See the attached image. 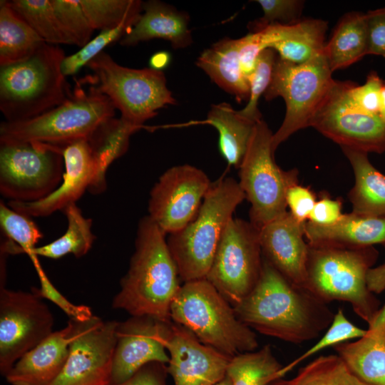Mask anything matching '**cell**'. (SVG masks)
<instances>
[{"label":"cell","mask_w":385,"mask_h":385,"mask_svg":"<svg viewBox=\"0 0 385 385\" xmlns=\"http://www.w3.org/2000/svg\"><path fill=\"white\" fill-rule=\"evenodd\" d=\"M233 308L250 329L294 344L317 338L334 317L327 303L292 283L264 257L256 286Z\"/></svg>","instance_id":"obj_1"},{"label":"cell","mask_w":385,"mask_h":385,"mask_svg":"<svg viewBox=\"0 0 385 385\" xmlns=\"http://www.w3.org/2000/svg\"><path fill=\"white\" fill-rule=\"evenodd\" d=\"M165 235L148 215L140 220L135 252L113 299V309L171 322V304L181 285Z\"/></svg>","instance_id":"obj_2"},{"label":"cell","mask_w":385,"mask_h":385,"mask_svg":"<svg viewBox=\"0 0 385 385\" xmlns=\"http://www.w3.org/2000/svg\"><path fill=\"white\" fill-rule=\"evenodd\" d=\"M378 256L374 246L308 244L305 288L327 304L349 302L369 324L379 310L380 301L368 288L366 275Z\"/></svg>","instance_id":"obj_3"},{"label":"cell","mask_w":385,"mask_h":385,"mask_svg":"<svg viewBox=\"0 0 385 385\" xmlns=\"http://www.w3.org/2000/svg\"><path fill=\"white\" fill-rule=\"evenodd\" d=\"M66 56L59 46L45 43L26 60L0 67V111L4 121L34 118L71 96L61 68Z\"/></svg>","instance_id":"obj_4"},{"label":"cell","mask_w":385,"mask_h":385,"mask_svg":"<svg viewBox=\"0 0 385 385\" xmlns=\"http://www.w3.org/2000/svg\"><path fill=\"white\" fill-rule=\"evenodd\" d=\"M170 317L202 344L230 357L255 351L256 334L205 278L185 282L173 300Z\"/></svg>","instance_id":"obj_5"},{"label":"cell","mask_w":385,"mask_h":385,"mask_svg":"<svg viewBox=\"0 0 385 385\" xmlns=\"http://www.w3.org/2000/svg\"><path fill=\"white\" fill-rule=\"evenodd\" d=\"M245 198L235 179H220L211 184L193 220L169 235L168 245L183 281L206 277L221 236Z\"/></svg>","instance_id":"obj_6"},{"label":"cell","mask_w":385,"mask_h":385,"mask_svg":"<svg viewBox=\"0 0 385 385\" xmlns=\"http://www.w3.org/2000/svg\"><path fill=\"white\" fill-rule=\"evenodd\" d=\"M115 110L109 98L94 86L89 84L86 90L82 81H76L71 96L58 106L30 120L1 122L0 142L42 143L64 148L73 141L88 138L115 116Z\"/></svg>","instance_id":"obj_7"},{"label":"cell","mask_w":385,"mask_h":385,"mask_svg":"<svg viewBox=\"0 0 385 385\" xmlns=\"http://www.w3.org/2000/svg\"><path fill=\"white\" fill-rule=\"evenodd\" d=\"M86 66L93 75L83 80L109 98L123 121L140 129L159 109L176 104L162 71L125 67L105 51Z\"/></svg>","instance_id":"obj_8"},{"label":"cell","mask_w":385,"mask_h":385,"mask_svg":"<svg viewBox=\"0 0 385 385\" xmlns=\"http://www.w3.org/2000/svg\"><path fill=\"white\" fill-rule=\"evenodd\" d=\"M272 135L258 121L238 168L239 185L251 204L250 222L258 229L287 212V192L298 183L297 169L284 170L274 162Z\"/></svg>","instance_id":"obj_9"},{"label":"cell","mask_w":385,"mask_h":385,"mask_svg":"<svg viewBox=\"0 0 385 385\" xmlns=\"http://www.w3.org/2000/svg\"><path fill=\"white\" fill-rule=\"evenodd\" d=\"M332 74L324 53L302 64L277 58L271 82L263 95L267 101L282 97L286 104L283 122L272 135L274 153L293 133L310 127L319 105L334 81Z\"/></svg>","instance_id":"obj_10"},{"label":"cell","mask_w":385,"mask_h":385,"mask_svg":"<svg viewBox=\"0 0 385 385\" xmlns=\"http://www.w3.org/2000/svg\"><path fill=\"white\" fill-rule=\"evenodd\" d=\"M63 148L42 143L0 142V193L34 202L53 192L65 170Z\"/></svg>","instance_id":"obj_11"},{"label":"cell","mask_w":385,"mask_h":385,"mask_svg":"<svg viewBox=\"0 0 385 385\" xmlns=\"http://www.w3.org/2000/svg\"><path fill=\"white\" fill-rule=\"evenodd\" d=\"M262 262L260 230L250 222L232 217L221 236L205 279L234 307L256 286Z\"/></svg>","instance_id":"obj_12"},{"label":"cell","mask_w":385,"mask_h":385,"mask_svg":"<svg viewBox=\"0 0 385 385\" xmlns=\"http://www.w3.org/2000/svg\"><path fill=\"white\" fill-rule=\"evenodd\" d=\"M348 81H334L310 123L327 138L366 153L385 152V121L379 115L365 113L351 101Z\"/></svg>","instance_id":"obj_13"},{"label":"cell","mask_w":385,"mask_h":385,"mask_svg":"<svg viewBox=\"0 0 385 385\" xmlns=\"http://www.w3.org/2000/svg\"><path fill=\"white\" fill-rule=\"evenodd\" d=\"M53 314L33 292L0 289V371L14 364L53 332Z\"/></svg>","instance_id":"obj_14"},{"label":"cell","mask_w":385,"mask_h":385,"mask_svg":"<svg viewBox=\"0 0 385 385\" xmlns=\"http://www.w3.org/2000/svg\"><path fill=\"white\" fill-rule=\"evenodd\" d=\"M73 321L67 360L51 385L109 384L118 322L103 321L95 315Z\"/></svg>","instance_id":"obj_15"},{"label":"cell","mask_w":385,"mask_h":385,"mask_svg":"<svg viewBox=\"0 0 385 385\" xmlns=\"http://www.w3.org/2000/svg\"><path fill=\"white\" fill-rule=\"evenodd\" d=\"M211 184L195 166L184 164L168 169L150 191L148 216L165 234L180 231L197 215Z\"/></svg>","instance_id":"obj_16"},{"label":"cell","mask_w":385,"mask_h":385,"mask_svg":"<svg viewBox=\"0 0 385 385\" xmlns=\"http://www.w3.org/2000/svg\"><path fill=\"white\" fill-rule=\"evenodd\" d=\"M171 325L149 316L118 322L110 384L125 381L150 362L168 364L166 342Z\"/></svg>","instance_id":"obj_17"},{"label":"cell","mask_w":385,"mask_h":385,"mask_svg":"<svg viewBox=\"0 0 385 385\" xmlns=\"http://www.w3.org/2000/svg\"><path fill=\"white\" fill-rule=\"evenodd\" d=\"M166 368L174 385H213L223 379L232 357L200 342L189 330L172 324L166 342Z\"/></svg>","instance_id":"obj_18"},{"label":"cell","mask_w":385,"mask_h":385,"mask_svg":"<svg viewBox=\"0 0 385 385\" xmlns=\"http://www.w3.org/2000/svg\"><path fill=\"white\" fill-rule=\"evenodd\" d=\"M65 170L58 187L46 197L34 202L9 201L14 210L29 217H46L76 203L92 185L96 165L88 138L66 145L63 150Z\"/></svg>","instance_id":"obj_19"},{"label":"cell","mask_w":385,"mask_h":385,"mask_svg":"<svg viewBox=\"0 0 385 385\" xmlns=\"http://www.w3.org/2000/svg\"><path fill=\"white\" fill-rule=\"evenodd\" d=\"M305 223L287 211L259 229L263 257L286 279L303 288L306 287L308 253Z\"/></svg>","instance_id":"obj_20"},{"label":"cell","mask_w":385,"mask_h":385,"mask_svg":"<svg viewBox=\"0 0 385 385\" xmlns=\"http://www.w3.org/2000/svg\"><path fill=\"white\" fill-rule=\"evenodd\" d=\"M74 328L73 319L53 332L23 355L5 376L11 385H51L67 360Z\"/></svg>","instance_id":"obj_21"},{"label":"cell","mask_w":385,"mask_h":385,"mask_svg":"<svg viewBox=\"0 0 385 385\" xmlns=\"http://www.w3.org/2000/svg\"><path fill=\"white\" fill-rule=\"evenodd\" d=\"M190 17L185 12L158 0L143 2L140 18L120 40V44L133 46L154 38L168 41L173 48H185L192 43L188 28Z\"/></svg>","instance_id":"obj_22"},{"label":"cell","mask_w":385,"mask_h":385,"mask_svg":"<svg viewBox=\"0 0 385 385\" xmlns=\"http://www.w3.org/2000/svg\"><path fill=\"white\" fill-rule=\"evenodd\" d=\"M368 324L366 333L356 342L333 347L360 379L370 385H385V304Z\"/></svg>","instance_id":"obj_23"},{"label":"cell","mask_w":385,"mask_h":385,"mask_svg":"<svg viewBox=\"0 0 385 385\" xmlns=\"http://www.w3.org/2000/svg\"><path fill=\"white\" fill-rule=\"evenodd\" d=\"M305 237L308 244L337 245L361 247L385 245V217L343 214L331 225H319L307 221Z\"/></svg>","instance_id":"obj_24"},{"label":"cell","mask_w":385,"mask_h":385,"mask_svg":"<svg viewBox=\"0 0 385 385\" xmlns=\"http://www.w3.org/2000/svg\"><path fill=\"white\" fill-rule=\"evenodd\" d=\"M240 38L225 37L205 49L196 65L237 102L248 101L250 86L240 60Z\"/></svg>","instance_id":"obj_25"},{"label":"cell","mask_w":385,"mask_h":385,"mask_svg":"<svg viewBox=\"0 0 385 385\" xmlns=\"http://www.w3.org/2000/svg\"><path fill=\"white\" fill-rule=\"evenodd\" d=\"M354 171L355 183L349 192L352 213L385 217V175L371 163L368 153L341 147Z\"/></svg>","instance_id":"obj_26"},{"label":"cell","mask_w":385,"mask_h":385,"mask_svg":"<svg viewBox=\"0 0 385 385\" xmlns=\"http://www.w3.org/2000/svg\"><path fill=\"white\" fill-rule=\"evenodd\" d=\"M324 54L332 72L368 55L366 13L354 11L343 16L325 44Z\"/></svg>","instance_id":"obj_27"},{"label":"cell","mask_w":385,"mask_h":385,"mask_svg":"<svg viewBox=\"0 0 385 385\" xmlns=\"http://www.w3.org/2000/svg\"><path fill=\"white\" fill-rule=\"evenodd\" d=\"M140 128L115 117L103 123L88 138L96 165V174L88 191L93 194L106 188V173L109 165L128 149L130 136Z\"/></svg>","instance_id":"obj_28"},{"label":"cell","mask_w":385,"mask_h":385,"mask_svg":"<svg viewBox=\"0 0 385 385\" xmlns=\"http://www.w3.org/2000/svg\"><path fill=\"white\" fill-rule=\"evenodd\" d=\"M206 122L218 131L219 149L228 165L239 168L257 123L243 118L225 102L211 106Z\"/></svg>","instance_id":"obj_29"},{"label":"cell","mask_w":385,"mask_h":385,"mask_svg":"<svg viewBox=\"0 0 385 385\" xmlns=\"http://www.w3.org/2000/svg\"><path fill=\"white\" fill-rule=\"evenodd\" d=\"M45 43L7 1H0V67L26 60Z\"/></svg>","instance_id":"obj_30"},{"label":"cell","mask_w":385,"mask_h":385,"mask_svg":"<svg viewBox=\"0 0 385 385\" xmlns=\"http://www.w3.org/2000/svg\"><path fill=\"white\" fill-rule=\"evenodd\" d=\"M226 374L233 385H285L284 366L270 345L232 357Z\"/></svg>","instance_id":"obj_31"},{"label":"cell","mask_w":385,"mask_h":385,"mask_svg":"<svg viewBox=\"0 0 385 385\" xmlns=\"http://www.w3.org/2000/svg\"><path fill=\"white\" fill-rule=\"evenodd\" d=\"M63 212L68 221L65 233L50 243L34 248L29 257L35 255L58 259L72 254L78 258L88 252L96 239L91 230L92 220L85 217L76 203L68 205Z\"/></svg>","instance_id":"obj_32"},{"label":"cell","mask_w":385,"mask_h":385,"mask_svg":"<svg viewBox=\"0 0 385 385\" xmlns=\"http://www.w3.org/2000/svg\"><path fill=\"white\" fill-rule=\"evenodd\" d=\"M0 227L6 237L1 243V252L8 255L26 254L36 247L43 235L31 217L0 202Z\"/></svg>","instance_id":"obj_33"},{"label":"cell","mask_w":385,"mask_h":385,"mask_svg":"<svg viewBox=\"0 0 385 385\" xmlns=\"http://www.w3.org/2000/svg\"><path fill=\"white\" fill-rule=\"evenodd\" d=\"M285 385H370L356 376L337 354L320 356L301 368Z\"/></svg>","instance_id":"obj_34"},{"label":"cell","mask_w":385,"mask_h":385,"mask_svg":"<svg viewBox=\"0 0 385 385\" xmlns=\"http://www.w3.org/2000/svg\"><path fill=\"white\" fill-rule=\"evenodd\" d=\"M7 2L46 43L57 46L72 45L54 12L51 0H11Z\"/></svg>","instance_id":"obj_35"},{"label":"cell","mask_w":385,"mask_h":385,"mask_svg":"<svg viewBox=\"0 0 385 385\" xmlns=\"http://www.w3.org/2000/svg\"><path fill=\"white\" fill-rule=\"evenodd\" d=\"M327 22L313 19L309 29L302 35L273 43L269 48L279 54V58L294 64L304 63L324 53Z\"/></svg>","instance_id":"obj_36"},{"label":"cell","mask_w":385,"mask_h":385,"mask_svg":"<svg viewBox=\"0 0 385 385\" xmlns=\"http://www.w3.org/2000/svg\"><path fill=\"white\" fill-rule=\"evenodd\" d=\"M78 1L92 28L101 31L114 29L143 11V1L139 0Z\"/></svg>","instance_id":"obj_37"},{"label":"cell","mask_w":385,"mask_h":385,"mask_svg":"<svg viewBox=\"0 0 385 385\" xmlns=\"http://www.w3.org/2000/svg\"><path fill=\"white\" fill-rule=\"evenodd\" d=\"M140 15L128 18L114 29L101 31L77 52L66 56L62 63L63 73L66 77L76 74L83 66L104 51L103 49L107 46L120 40L135 24Z\"/></svg>","instance_id":"obj_38"},{"label":"cell","mask_w":385,"mask_h":385,"mask_svg":"<svg viewBox=\"0 0 385 385\" xmlns=\"http://www.w3.org/2000/svg\"><path fill=\"white\" fill-rule=\"evenodd\" d=\"M275 54L276 52L272 48L263 50L258 56L253 71L247 76L250 98L246 106L238 112L243 118L253 123H257L262 119L258 109V101L271 82L277 58Z\"/></svg>","instance_id":"obj_39"},{"label":"cell","mask_w":385,"mask_h":385,"mask_svg":"<svg viewBox=\"0 0 385 385\" xmlns=\"http://www.w3.org/2000/svg\"><path fill=\"white\" fill-rule=\"evenodd\" d=\"M54 12L72 45L83 47L91 40V26L78 0H51Z\"/></svg>","instance_id":"obj_40"},{"label":"cell","mask_w":385,"mask_h":385,"mask_svg":"<svg viewBox=\"0 0 385 385\" xmlns=\"http://www.w3.org/2000/svg\"><path fill=\"white\" fill-rule=\"evenodd\" d=\"M366 333V329H361L349 322L345 317L343 309H339L334 314L333 321L324 336L300 356L284 366V371L287 374L299 363L322 349L346 342L351 339L361 338Z\"/></svg>","instance_id":"obj_41"},{"label":"cell","mask_w":385,"mask_h":385,"mask_svg":"<svg viewBox=\"0 0 385 385\" xmlns=\"http://www.w3.org/2000/svg\"><path fill=\"white\" fill-rule=\"evenodd\" d=\"M263 16L248 26L252 32L259 31L265 27L279 24L290 25L299 20L304 1L297 0H258Z\"/></svg>","instance_id":"obj_42"},{"label":"cell","mask_w":385,"mask_h":385,"mask_svg":"<svg viewBox=\"0 0 385 385\" xmlns=\"http://www.w3.org/2000/svg\"><path fill=\"white\" fill-rule=\"evenodd\" d=\"M30 259L36 270L41 284L40 288H32L33 292L42 299L51 301L62 309L70 319L83 322L93 316L89 307L74 304L58 291L45 274L38 262L37 256H32Z\"/></svg>","instance_id":"obj_43"},{"label":"cell","mask_w":385,"mask_h":385,"mask_svg":"<svg viewBox=\"0 0 385 385\" xmlns=\"http://www.w3.org/2000/svg\"><path fill=\"white\" fill-rule=\"evenodd\" d=\"M383 82L376 71L369 72L363 85L348 81L347 91L351 101L365 113L379 115Z\"/></svg>","instance_id":"obj_44"},{"label":"cell","mask_w":385,"mask_h":385,"mask_svg":"<svg viewBox=\"0 0 385 385\" xmlns=\"http://www.w3.org/2000/svg\"><path fill=\"white\" fill-rule=\"evenodd\" d=\"M314 192L308 188L294 185L286 194L287 206L292 215L300 222H306L316 203Z\"/></svg>","instance_id":"obj_45"},{"label":"cell","mask_w":385,"mask_h":385,"mask_svg":"<svg viewBox=\"0 0 385 385\" xmlns=\"http://www.w3.org/2000/svg\"><path fill=\"white\" fill-rule=\"evenodd\" d=\"M368 29V55L382 56L385 59V7L366 13Z\"/></svg>","instance_id":"obj_46"},{"label":"cell","mask_w":385,"mask_h":385,"mask_svg":"<svg viewBox=\"0 0 385 385\" xmlns=\"http://www.w3.org/2000/svg\"><path fill=\"white\" fill-rule=\"evenodd\" d=\"M342 203L340 200L322 197L317 201L308 221L319 225H331L342 216Z\"/></svg>","instance_id":"obj_47"},{"label":"cell","mask_w":385,"mask_h":385,"mask_svg":"<svg viewBox=\"0 0 385 385\" xmlns=\"http://www.w3.org/2000/svg\"><path fill=\"white\" fill-rule=\"evenodd\" d=\"M165 364L159 362L147 364L123 382L108 385H165Z\"/></svg>","instance_id":"obj_48"},{"label":"cell","mask_w":385,"mask_h":385,"mask_svg":"<svg viewBox=\"0 0 385 385\" xmlns=\"http://www.w3.org/2000/svg\"><path fill=\"white\" fill-rule=\"evenodd\" d=\"M366 282L368 288L374 294L385 290V263L368 271Z\"/></svg>","instance_id":"obj_49"},{"label":"cell","mask_w":385,"mask_h":385,"mask_svg":"<svg viewBox=\"0 0 385 385\" xmlns=\"http://www.w3.org/2000/svg\"><path fill=\"white\" fill-rule=\"evenodd\" d=\"M169 54L165 52H160L154 54L150 60V68L161 71L169 63Z\"/></svg>","instance_id":"obj_50"},{"label":"cell","mask_w":385,"mask_h":385,"mask_svg":"<svg viewBox=\"0 0 385 385\" xmlns=\"http://www.w3.org/2000/svg\"><path fill=\"white\" fill-rule=\"evenodd\" d=\"M380 117L385 121V81H384L381 92Z\"/></svg>","instance_id":"obj_51"},{"label":"cell","mask_w":385,"mask_h":385,"mask_svg":"<svg viewBox=\"0 0 385 385\" xmlns=\"http://www.w3.org/2000/svg\"><path fill=\"white\" fill-rule=\"evenodd\" d=\"M213 385H233L231 379L226 374L220 381Z\"/></svg>","instance_id":"obj_52"}]
</instances>
